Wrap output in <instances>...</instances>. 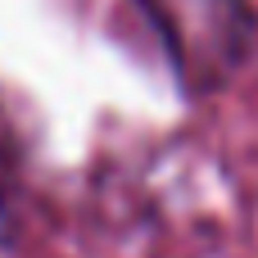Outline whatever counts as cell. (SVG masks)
Returning a JSON list of instances; mask_svg holds the SVG:
<instances>
[{"label":"cell","mask_w":258,"mask_h":258,"mask_svg":"<svg viewBox=\"0 0 258 258\" xmlns=\"http://www.w3.org/2000/svg\"><path fill=\"white\" fill-rule=\"evenodd\" d=\"M14 240V195H9V177H5V163H0V249Z\"/></svg>","instance_id":"7a4b0ae2"},{"label":"cell","mask_w":258,"mask_h":258,"mask_svg":"<svg viewBox=\"0 0 258 258\" xmlns=\"http://www.w3.org/2000/svg\"><path fill=\"white\" fill-rule=\"evenodd\" d=\"M150 5L190 82L213 86L240 63L249 41V18L240 0H150Z\"/></svg>","instance_id":"6da1fadb"}]
</instances>
